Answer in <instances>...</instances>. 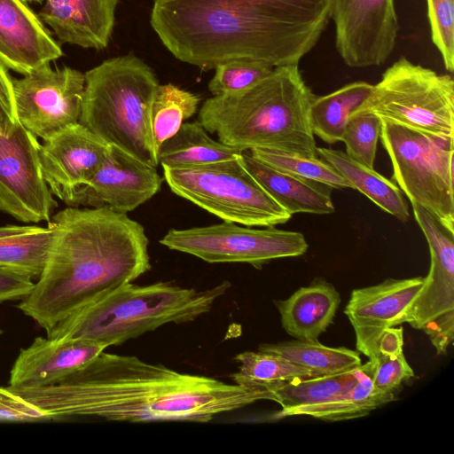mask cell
Instances as JSON below:
<instances>
[{
  "instance_id": "30",
  "label": "cell",
  "mask_w": 454,
  "mask_h": 454,
  "mask_svg": "<svg viewBox=\"0 0 454 454\" xmlns=\"http://www.w3.org/2000/svg\"><path fill=\"white\" fill-rule=\"evenodd\" d=\"M200 97L174 84H159L150 107V123L155 148L175 135L184 121L194 115Z\"/></svg>"
},
{
  "instance_id": "15",
  "label": "cell",
  "mask_w": 454,
  "mask_h": 454,
  "mask_svg": "<svg viewBox=\"0 0 454 454\" xmlns=\"http://www.w3.org/2000/svg\"><path fill=\"white\" fill-rule=\"evenodd\" d=\"M162 178L156 167L110 145L108 155L90 181L79 187L68 207H102L128 214L153 197Z\"/></svg>"
},
{
  "instance_id": "34",
  "label": "cell",
  "mask_w": 454,
  "mask_h": 454,
  "mask_svg": "<svg viewBox=\"0 0 454 454\" xmlns=\"http://www.w3.org/2000/svg\"><path fill=\"white\" fill-rule=\"evenodd\" d=\"M274 67L254 60H232L218 65L208 82L213 96L245 90L271 73Z\"/></svg>"
},
{
  "instance_id": "20",
  "label": "cell",
  "mask_w": 454,
  "mask_h": 454,
  "mask_svg": "<svg viewBox=\"0 0 454 454\" xmlns=\"http://www.w3.org/2000/svg\"><path fill=\"white\" fill-rule=\"evenodd\" d=\"M247 171L291 215L297 213L328 215L334 212L333 188L320 182L277 170L253 157L241 153Z\"/></svg>"
},
{
  "instance_id": "22",
  "label": "cell",
  "mask_w": 454,
  "mask_h": 454,
  "mask_svg": "<svg viewBox=\"0 0 454 454\" xmlns=\"http://www.w3.org/2000/svg\"><path fill=\"white\" fill-rule=\"evenodd\" d=\"M357 382L347 392L321 403L280 410L275 419L309 416L325 421H342L364 417L395 400L394 394L376 390L372 385L369 361L356 368Z\"/></svg>"
},
{
  "instance_id": "5",
  "label": "cell",
  "mask_w": 454,
  "mask_h": 454,
  "mask_svg": "<svg viewBox=\"0 0 454 454\" xmlns=\"http://www.w3.org/2000/svg\"><path fill=\"white\" fill-rule=\"evenodd\" d=\"M231 286L223 281L198 291L169 282L128 283L67 316L46 332L47 337L120 345L166 324L194 321L209 312Z\"/></svg>"
},
{
  "instance_id": "39",
  "label": "cell",
  "mask_w": 454,
  "mask_h": 454,
  "mask_svg": "<svg viewBox=\"0 0 454 454\" xmlns=\"http://www.w3.org/2000/svg\"><path fill=\"white\" fill-rule=\"evenodd\" d=\"M34 286L33 279L27 276L0 270V303L23 299Z\"/></svg>"
},
{
  "instance_id": "3",
  "label": "cell",
  "mask_w": 454,
  "mask_h": 454,
  "mask_svg": "<svg viewBox=\"0 0 454 454\" xmlns=\"http://www.w3.org/2000/svg\"><path fill=\"white\" fill-rule=\"evenodd\" d=\"M47 262L18 309L46 332L151 270L145 228L107 207H68L47 223Z\"/></svg>"
},
{
  "instance_id": "26",
  "label": "cell",
  "mask_w": 454,
  "mask_h": 454,
  "mask_svg": "<svg viewBox=\"0 0 454 454\" xmlns=\"http://www.w3.org/2000/svg\"><path fill=\"white\" fill-rule=\"evenodd\" d=\"M372 89L373 85L368 82H355L316 97L309 109L314 135L328 144L341 141L350 114L368 98Z\"/></svg>"
},
{
  "instance_id": "24",
  "label": "cell",
  "mask_w": 454,
  "mask_h": 454,
  "mask_svg": "<svg viewBox=\"0 0 454 454\" xmlns=\"http://www.w3.org/2000/svg\"><path fill=\"white\" fill-rule=\"evenodd\" d=\"M243 152L214 140L199 121L184 122L158 150L162 168H185L208 165L240 155Z\"/></svg>"
},
{
  "instance_id": "33",
  "label": "cell",
  "mask_w": 454,
  "mask_h": 454,
  "mask_svg": "<svg viewBox=\"0 0 454 454\" xmlns=\"http://www.w3.org/2000/svg\"><path fill=\"white\" fill-rule=\"evenodd\" d=\"M381 118L371 113H352L346 124L342 139L346 153L357 162L373 168Z\"/></svg>"
},
{
  "instance_id": "35",
  "label": "cell",
  "mask_w": 454,
  "mask_h": 454,
  "mask_svg": "<svg viewBox=\"0 0 454 454\" xmlns=\"http://www.w3.org/2000/svg\"><path fill=\"white\" fill-rule=\"evenodd\" d=\"M433 43L447 71L454 70V0H427Z\"/></svg>"
},
{
  "instance_id": "29",
  "label": "cell",
  "mask_w": 454,
  "mask_h": 454,
  "mask_svg": "<svg viewBox=\"0 0 454 454\" xmlns=\"http://www.w3.org/2000/svg\"><path fill=\"white\" fill-rule=\"evenodd\" d=\"M239 371L231 375L233 383L247 387H263L272 390L282 383L313 377L310 371L286 357L270 352L244 351L235 356Z\"/></svg>"
},
{
  "instance_id": "40",
  "label": "cell",
  "mask_w": 454,
  "mask_h": 454,
  "mask_svg": "<svg viewBox=\"0 0 454 454\" xmlns=\"http://www.w3.org/2000/svg\"><path fill=\"white\" fill-rule=\"evenodd\" d=\"M403 327H389L385 329L379 337L377 348L378 356H396L403 353Z\"/></svg>"
},
{
  "instance_id": "25",
  "label": "cell",
  "mask_w": 454,
  "mask_h": 454,
  "mask_svg": "<svg viewBox=\"0 0 454 454\" xmlns=\"http://www.w3.org/2000/svg\"><path fill=\"white\" fill-rule=\"evenodd\" d=\"M321 160L330 164L353 187L358 190L382 210L405 223L410 216L408 206L397 185L350 158L346 153L332 148H317Z\"/></svg>"
},
{
  "instance_id": "12",
  "label": "cell",
  "mask_w": 454,
  "mask_h": 454,
  "mask_svg": "<svg viewBox=\"0 0 454 454\" xmlns=\"http://www.w3.org/2000/svg\"><path fill=\"white\" fill-rule=\"evenodd\" d=\"M85 74L63 67L43 65L13 79L16 112L20 124L43 141L80 121Z\"/></svg>"
},
{
  "instance_id": "18",
  "label": "cell",
  "mask_w": 454,
  "mask_h": 454,
  "mask_svg": "<svg viewBox=\"0 0 454 454\" xmlns=\"http://www.w3.org/2000/svg\"><path fill=\"white\" fill-rule=\"evenodd\" d=\"M107 347L82 339L36 337L20 349L10 372L11 388H32L55 384L82 369Z\"/></svg>"
},
{
  "instance_id": "14",
  "label": "cell",
  "mask_w": 454,
  "mask_h": 454,
  "mask_svg": "<svg viewBox=\"0 0 454 454\" xmlns=\"http://www.w3.org/2000/svg\"><path fill=\"white\" fill-rule=\"evenodd\" d=\"M330 18L347 66H380L392 53L399 29L394 0H330Z\"/></svg>"
},
{
  "instance_id": "41",
  "label": "cell",
  "mask_w": 454,
  "mask_h": 454,
  "mask_svg": "<svg viewBox=\"0 0 454 454\" xmlns=\"http://www.w3.org/2000/svg\"><path fill=\"white\" fill-rule=\"evenodd\" d=\"M22 1H24L25 3H26V2H36V3H41V2H43V0H22Z\"/></svg>"
},
{
  "instance_id": "11",
  "label": "cell",
  "mask_w": 454,
  "mask_h": 454,
  "mask_svg": "<svg viewBox=\"0 0 454 454\" xmlns=\"http://www.w3.org/2000/svg\"><path fill=\"white\" fill-rule=\"evenodd\" d=\"M411 206L427 240L431 262L405 323L423 331L441 355L454 340V231L421 206Z\"/></svg>"
},
{
  "instance_id": "38",
  "label": "cell",
  "mask_w": 454,
  "mask_h": 454,
  "mask_svg": "<svg viewBox=\"0 0 454 454\" xmlns=\"http://www.w3.org/2000/svg\"><path fill=\"white\" fill-rule=\"evenodd\" d=\"M13 91V79L0 62V131L10 135L20 124Z\"/></svg>"
},
{
  "instance_id": "7",
  "label": "cell",
  "mask_w": 454,
  "mask_h": 454,
  "mask_svg": "<svg viewBox=\"0 0 454 454\" xmlns=\"http://www.w3.org/2000/svg\"><path fill=\"white\" fill-rule=\"evenodd\" d=\"M170 190L223 220L245 226H275L293 215L245 168L241 154L185 168H163Z\"/></svg>"
},
{
  "instance_id": "31",
  "label": "cell",
  "mask_w": 454,
  "mask_h": 454,
  "mask_svg": "<svg viewBox=\"0 0 454 454\" xmlns=\"http://www.w3.org/2000/svg\"><path fill=\"white\" fill-rule=\"evenodd\" d=\"M357 382L356 369L332 375L296 379L272 388L281 410L314 405L349 390Z\"/></svg>"
},
{
  "instance_id": "16",
  "label": "cell",
  "mask_w": 454,
  "mask_h": 454,
  "mask_svg": "<svg viewBox=\"0 0 454 454\" xmlns=\"http://www.w3.org/2000/svg\"><path fill=\"white\" fill-rule=\"evenodd\" d=\"M110 145L80 122L69 125L40 145L43 177L65 204L88 184L105 162Z\"/></svg>"
},
{
  "instance_id": "36",
  "label": "cell",
  "mask_w": 454,
  "mask_h": 454,
  "mask_svg": "<svg viewBox=\"0 0 454 454\" xmlns=\"http://www.w3.org/2000/svg\"><path fill=\"white\" fill-rule=\"evenodd\" d=\"M374 388L381 393L394 394L402 383L414 376L403 352L396 356L379 355L369 360Z\"/></svg>"
},
{
  "instance_id": "19",
  "label": "cell",
  "mask_w": 454,
  "mask_h": 454,
  "mask_svg": "<svg viewBox=\"0 0 454 454\" xmlns=\"http://www.w3.org/2000/svg\"><path fill=\"white\" fill-rule=\"evenodd\" d=\"M63 52L42 20L22 0H0V62L22 75Z\"/></svg>"
},
{
  "instance_id": "1",
  "label": "cell",
  "mask_w": 454,
  "mask_h": 454,
  "mask_svg": "<svg viewBox=\"0 0 454 454\" xmlns=\"http://www.w3.org/2000/svg\"><path fill=\"white\" fill-rule=\"evenodd\" d=\"M12 389L49 419L82 416L135 423H206L259 401L275 402L267 387L226 383L105 351L55 384Z\"/></svg>"
},
{
  "instance_id": "4",
  "label": "cell",
  "mask_w": 454,
  "mask_h": 454,
  "mask_svg": "<svg viewBox=\"0 0 454 454\" xmlns=\"http://www.w3.org/2000/svg\"><path fill=\"white\" fill-rule=\"evenodd\" d=\"M316 97L298 65L274 67L245 90L207 99L198 121L220 142L242 152L263 148L316 158L309 121Z\"/></svg>"
},
{
  "instance_id": "32",
  "label": "cell",
  "mask_w": 454,
  "mask_h": 454,
  "mask_svg": "<svg viewBox=\"0 0 454 454\" xmlns=\"http://www.w3.org/2000/svg\"><path fill=\"white\" fill-rule=\"evenodd\" d=\"M248 152L258 160L277 170L320 182L333 189H353L337 170L317 157L308 158L263 148H254Z\"/></svg>"
},
{
  "instance_id": "23",
  "label": "cell",
  "mask_w": 454,
  "mask_h": 454,
  "mask_svg": "<svg viewBox=\"0 0 454 454\" xmlns=\"http://www.w3.org/2000/svg\"><path fill=\"white\" fill-rule=\"evenodd\" d=\"M52 237L49 223L0 225V270L38 278L44 270Z\"/></svg>"
},
{
  "instance_id": "2",
  "label": "cell",
  "mask_w": 454,
  "mask_h": 454,
  "mask_svg": "<svg viewBox=\"0 0 454 454\" xmlns=\"http://www.w3.org/2000/svg\"><path fill=\"white\" fill-rule=\"evenodd\" d=\"M330 19V0H154L150 23L175 58L210 70L232 60L298 65Z\"/></svg>"
},
{
  "instance_id": "27",
  "label": "cell",
  "mask_w": 454,
  "mask_h": 454,
  "mask_svg": "<svg viewBox=\"0 0 454 454\" xmlns=\"http://www.w3.org/2000/svg\"><path fill=\"white\" fill-rule=\"evenodd\" d=\"M258 350L280 355L310 371L313 377L352 371L362 364L359 354L345 347H328L317 340L261 344Z\"/></svg>"
},
{
  "instance_id": "8",
  "label": "cell",
  "mask_w": 454,
  "mask_h": 454,
  "mask_svg": "<svg viewBox=\"0 0 454 454\" xmlns=\"http://www.w3.org/2000/svg\"><path fill=\"white\" fill-rule=\"evenodd\" d=\"M353 113H371L454 143V81L449 74L401 58L383 73L368 98Z\"/></svg>"
},
{
  "instance_id": "17",
  "label": "cell",
  "mask_w": 454,
  "mask_h": 454,
  "mask_svg": "<svg viewBox=\"0 0 454 454\" xmlns=\"http://www.w3.org/2000/svg\"><path fill=\"white\" fill-rule=\"evenodd\" d=\"M423 282V277L387 278L352 291L344 313L354 329L357 350L369 360L378 356L381 333L405 323V316Z\"/></svg>"
},
{
  "instance_id": "10",
  "label": "cell",
  "mask_w": 454,
  "mask_h": 454,
  "mask_svg": "<svg viewBox=\"0 0 454 454\" xmlns=\"http://www.w3.org/2000/svg\"><path fill=\"white\" fill-rule=\"evenodd\" d=\"M160 243L209 263L244 262L257 269L272 260L302 255L309 247L304 235L298 231L274 226L254 229L230 222L171 229Z\"/></svg>"
},
{
  "instance_id": "28",
  "label": "cell",
  "mask_w": 454,
  "mask_h": 454,
  "mask_svg": "<svg viewBox=\"0 0 454 454\" xmlns=\"http://www.w3.org/2000/svg\"><path fill=\"white\" fill-rule=\"evenodd\" d=\"M119 0H68L67 43L102 50L107 47Z\"/></svg>"
},
{
  "instance_id": "21",
  "label": "cell",
  "mask_w": 454,
  "mask_h": 454,
  "mask_svg": "<svg viewBox=\"0 0 454 454\" xmlns=\"http://www.w3.org/2000/svg\"><path fill=\"white\" fill-rule=\"evenodd\" d=\"M340 296L330 283L316 279L286 300L276 301L284 330L301 340H317L333 323Z\"/></svg>"
},
{
  "instance_id": "37",
  "label": "cell",
  "mask_w": 454,
  "mask_h": 454,
  "mask_svg": "<svg viewBox=\"0 0 454 454\" xmlns=\"http://www.w3.org/2000/svg\"><path fill=\"white\" fill-rule=\"evenodd\" d=\"M50 420L36 406L10 387L0 386V422L27 423Z\"/></svg>"
},
{
  "instance_id": "9",
  "label": "cell",
  "mask_w": 454,
  "mask_h": 454,
  "mask_svg": "<svg viewBox=\"0 0 454 454\" xmlns=\"http://www.w3.org/2000/svg\"><path fill=\"white\" fill-rule=\"evenodd\" d=\"M380 138L391 160L395 184L411 203L454 231V143L383 119Z\"/></svg>"
},
{
  "instance_id": "13",
  "label": "cell",
  "mask_w": 454,
  "mask_h": 454,
  "mask_svg": "<svg viewBox=\"0 0 454 454\" xmlns=\"http://www.w3.org/2000/svg\"><path fill=\"white\" fill-rule=\"evenodd\" d=\"M36 137L20 123L0 131V211L23 223H48L58 207L41 170Z\"/></svg>"
},
{
  "instance_id": "6",
  "label": "cell",
  "mask_w": 454,
  "mask_h": 454,
  "mask_svg": "<svg viewBox=\"0 0 454 454\" xmlns=\"http://www.w3.org/2000/svg\"><path fill=\"white\" fill-rule=\"evenodd\" d=\"M84 74L79 122L106 144L157 167L150 107L160 83L153 69L129 52L108 59Z\"/></svg>"
}]
</instances>
